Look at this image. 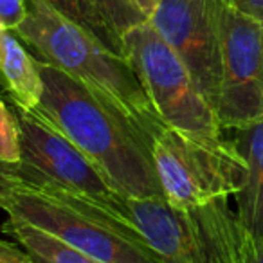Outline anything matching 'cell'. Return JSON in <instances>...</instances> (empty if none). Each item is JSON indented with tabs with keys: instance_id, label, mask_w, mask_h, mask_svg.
I'll return each mask as SVG.
<instances>
[{
	"instance_id": "6da1fadb",
	"label": "cell",
	"mask_w": 263,
	"mask_h": 263,
	"mask_svg": "<svg viewBox=\"0 0 263 263\" xmlns=\"http://www.w3.org/2000/svg\"><path fill=\"white\" fill-rule=\"evenodd\" d=\"M40 114L70 139L124 198L162 197L152 146L105 99L63 70L40 62Z\"/></svg>"
},
{
	"instance_id": "7a4b0ae2",
	"label": "cell",
	"mask_w": 263,
	"mask_h": 263,
	"mask_svg": "<svg viewBox=\"0 0 263 263\" xmlns=\"http://www.w3.org/2000/svg\"><path fill=\"white\" fill-rule=\"evenodd\" d=\"M16 34L40 62L67 72L114 106L154 148L166 124L124 56L110 51L47 0H27V18Z\"/></svg>"
},
{
	"instance_id": "3957f363",
	"label": "cell",
	"mask_w": 263,
	"mask_h": 263,
	"mask_svg": "<svg viewBox=\"0 0 263 263\" xmlns=\"http://www.w3.org/2000/svg\"><path fill=\"white\" fill-rule=\"evenodd\" d=\"M0 209L9 218L56 234L99 263H162L128 216L58 187L18 184Z\"/></svg>"
},
{
	"instance_id": "277c9868",
	"label": "cell",
	"mask_w": 263,
	"mask_h": 263,
	"mask_svg": "<svg viewBox=\"0 0 263 263\" xmlns=\"http://www.w3.org/2000/svg\"><path fill=\"white\" fill-rule=\"evenodd\" d=\"M152 159L162 197L180 211L236 195L247 173L245 159L231 139L200 137L168 126L155 139Z\"/></svg>"
},
{
	"instance_id": "5b68a950",
	"label": "cell",
	"mask_w": 263,
	"mask_h": 263,
	"mask_svg": "<svg viewBox=\"0 0 263 263\" xmlns=\"http://www.w3.org/2000/svg\"><path fill=\"white\" fill-rule=\"evenodd\" d=\"M123 49L166 126L200 137H222L216 112L198 92L186 65L148 20L124 34Z\"/></svg>"
},
{
	"instance_id": "8992f818",
	"label": "cell",
	"mask_w": 263,
	"mask_h": 263,
	"mask_svg": "<svg viewBox=\"0 0 263 263\" xmlns=\"http://www.w3.org/2000/svg\"><path fill=\"white\" fill-rule=\"evenodd\" d=\"M11 106L18 119L22 139V161L16 166L20 184L58 187L130 218L126 198L114 190L98 166L72 141L40 114Z\"/></svg>"
},
{
	"instance_id": "52a82bcc",
	"label": "cell",
	"mask_w": 263,
	"mask_h": 263,
	"mask_svg": "<svg viewBox=\"0 0 263 263\" xmlns=\"http://www.w3.org/2000/svg\"><path fill=\"white\" fill-rule=\"evenodd\" d=\"M222 45V85L216 117L222 130L263 121V22L215 0Z\"/></svg>"
},
{
	"instance_id": "ba28073f",
	"label": "cell",
	"mask_w": 263,
	"mask_h": 263,
	"mask_svg": "<svg viewBox=\"0 0 263 263\" xmlns=\"http://www.w3.org/2000/svg\"><path fill=\"white\" fill-rule=\"evenodd\" d=\"M148 22L175 51L198 92L216 112L222 85V45L215 0H161Z\"/></svg>"
},
{
	"instance_id": "9c48e42d",
	"label": "cell",
	"mask_w": 263,
	"mask_h": 263,
	"mask_svg": "<svg viewBox=\"0 0 263 263\" xmlns=\"http://www.w3.org/2000/svg\"><path fill=\"white\" fill-rule=\"evenodd\" d=\"M126 211L162 263H209L187 211L175 209L164 197L126 198Z\"/></svg>"
},
{
	"instance_id": "30bf717a",
	"label": "cell",
	"mask_w": 263,
	"mask_h": 263,
	"mask_svg": "<svg viewBox=\"0 0 263 263\" xmlns=\"http://www.w3.org/2000/svg\"><path fill=\"white\" fill-rule=\"evenodd\" d=\"M187 215L197 227L209 263L251 261L252 241L238 222L236 211L229 208L227 197L187 209Z\"/></svg>"
},
{
	"instance_id": "8fae6325",
	"label": "cell",
	"mask_w": 263,
	"mask_h": 263,
	"mask_svg": "<svg viewBox=\"0 0 263 263\" xmlns=\"http://www.w3.org/2000/svg\"><path fill=\"white\" fill-rule=\"evenodd\" d=\"M233 137L234 146L247 164L243 187L236 197V216L252 245L263 241V121L240 128Z\"/></svg>"
},
{
	"instance_id": "7c38bea8",
	"label": "cell",
	"mask_w": 263,
	"mask_h": 263,
	"mask_svg": "<svg viewBox=\"0 0 263 263\" xmlns=\"http://www.w3.org/2000/svg\"><path fill=\"white\" fill-rule=\"evenodd\" d=\"M0 83L6 98L16 108L33 112L44 92L40 60L33 56L13 29L0 27Z\"/></svg>"
},
{
	"instance_id": "4fadbf2b",
	"label": "cell",
	"mask_w": 263,
	"mask_h": 263,
	"mask_svg": "<svg viewBox=\"0 0 263 263\" xmlns=\"http://www.w3.org/2000/svg\"><path fill=\"white\" fill-rule=\"evenodd\" d=\"M2 233L13 236V240L36 263H99L56 234L22 220L8 216Z\"/></svg>"
},
{
	"instance_id": "5bb4252c",
	"label": "cell",
	"mask_w": 263,
	"mask_h": 263,
	"mask_svg": "<svg viewBox=\"0 0 263 263\" xmlns=\"http://www.w3.org/2000/svg\"><path fill=\"white\" fill-rule=\"evenodd\" d=\"M47 2H51L60 13H63L70 20L80 24L83 29L94 34L110 51H114L119 56H124L123 40L103 20V16L96 9V6L92 4V0H47Z\"/></svg>"
},
{
	"instance_id": "9a60e30c",
	"label": "cell",
	"mask_w": 263,
	"mask_h": 263,
	"mask_svg": "<svg viewBox=\"0 0 263 263\" xmlns=\"http://www.w3.org/2000/svg\"><path fill=\"white\" fill-rule=\"evenodd\" d=\"M92 4L121 40L130 29L148 20L134 0H92Z\"/></svg>"
},
{
	"instance_id": "2e32d148",
	"label": "cell",
	"mask_w": 263,
	"mask_h": 263,
	"mask_svg": "<svg viewBox=\"0 0 263 263\" xmlns=\"http://www.w3.org/2000/svg\"><path fill=\"white\" fill-rule=\"evenodd\" d=\"M0 161L9 164H18L22 161L20 124L4 92H0Z\"/></svg>"
},
{
	"instance_id": "e0dca14e",
	"label": "cell",
	"mask_w": 263,
	"mask_h": 263,
	"mask_svg": "<svg viewBox=\"0 0 263 263\" xmlns=\"http://www.w3.org/2000/svg\"><path fill=\"white\" fill-rule=\"evenodd\" d=\"M27 18V0H0V27L16 31Z\"/></svg>"
},
{
	"instance_id": "ac0fdd59",
	"label": "cell",
	"mask_w": 263,
	"mask_h": 263,
	"mask_svg": "<svg viewBox=\"0 0 263 263\" xmlns=\"http://www.w3.org/2000/svg\"><path fill=\"white\" fill-rule=\"evenodd\" d=\"M16 166L18 164H9V162L0 161V208L20 184Z\"/></svg>"
},
{
	"instance_id": "d6986e66",
	"label": "cell",
	"mask_w": 263,
	"mask_h": 263,
	"mask_svg": "<svg viewBox=\"0 0 263 263\" xmlns=\"http://www.w3.org/2000/svg\"><path fill=\"white\" fill-rule=\"evenodd\" d=\"M0 263H36L22 247L0 238Z\"/></svg>"
},
{
	"instance_id": "ffe728a7",
	"label": "cell",
	"mask_w": 263,
	"mask_h": 263,
	"mask_svg": "<svg viewBox=\"0 0 263 263\" xmlns=\"http://www.w3.org/2000/svg\"><path fill=\"white\" fill-rule=\"evenodd\" d=\"M222 2L263 22V0H222Z\"/></svg>"
},
{
	"instance_id": "44dd1931",
	"label": "cell",
	"mask_w": 263,
	"mask_h": 263,
	"mask_svg": "<svg viewBox=\"0 0 263 263\" xmlns=\"http://www.w3.org/2000/svg\"><path fill=\"white\" fill-rule=\"evenodd\" d=\"M134 2H136L137 8H139L141 11L146 15V18H148V16H150L152 13L155 11V8L159 6V2H161V0H134Z\"/></svg>"
},
{
	"instance_id": "7402d4cb",
	"label": "cell",
	"mask_w": 263,
	"mask_h": 263,
	"mask_svg": "<svg viewBox=\"0 0 263 263\" xmlns=\"http://www.w3.org/2000/svg\"><path fill=\"white\" fill-rule=\"evenodd\" d=\"M249 263H263V241L259 245H252L251 261Z\"/></svg>"
}]
</instances>
